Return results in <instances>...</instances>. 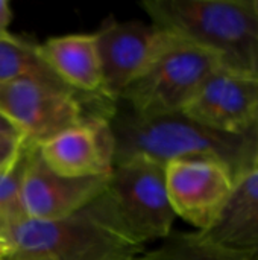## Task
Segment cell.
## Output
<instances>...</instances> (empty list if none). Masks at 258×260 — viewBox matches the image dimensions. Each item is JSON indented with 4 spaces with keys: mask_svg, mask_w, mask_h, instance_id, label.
<instances>
[{
    "mask_svg": "<svg viewBox=\"0 0 258 260\" xmlns=\"http://www.w3.org/2000/svg\"><path fill=\"white\" fill-rule=\"evenodd\" d=\"M108 125L114 140V165L132 158H146L164 166L181 158H211L227 165L239 180L254 168L258 154V133L224 134L184 113L144 117L122 101H117Z\"/></svg>",
    "mask_w": 258,
    "mask_h": 260,
    "instance_id": "1",
    "label": "cell"
},
{
    "mask_svg": "<svg viewBox=\"0 0 258 260\" xmlns=\"http://www.w3.org/2000/svg\"><path fill=\"white\" fill-rule=\"evenodd\" d=\"M157 27L211 53L222 67L258 75V18L254 0H148Z\"/></svg>",
    "mask_w": 258,
    "mask_h": 260,
    "instance_id": "2",
    "label": "cell"
},
{
    "mask_svg": "<svg viewBox=\"0 0 258 260\" xmlns=\"http://www.w3.org/2000/svg\"><path fill=\"white\" fill-rule=\"evenodd\" d=\"M105 190L68 218L23 219L3 227L2 238L15 251L44 253L55 260H132L144 245L126 230Z\"/></svg>",
    "mask_w": 258,
    "mask_h": 260,
    "instance_id": "3",
    "label": "cell"
},
{
    "mask_svg": "<svg viewBox=\"0 0 258 260\" xmlns=\"http://www.w3.org/2000/svg\"><path fill=\"white\" fill-rule=\"evenodd\" d=\"M116 101L81 94L65 85L40 79L0 84V113L35 145L93 119H109Z\"/></svg>",
    "mask_w": 258,
    "mask_h": 260,
    "instance_id": "4",
    "label": "cell"
},
{
    "mask_svg": "<svg viewBox=\"0 0 258 260\" xmlns=\"http://www.w3.org/2000/svg\"><path fill=\"white\" fill-rule=\"evenodd\" d=\"M166 34L152 62L120 98L138 116L182 113L211 73L222 67L207 50Z\"/></svg>",
    "mask_w": 258,
    "mask_h": 260,
    "instance_id": "5",
    "label": "cell"
},
{
    "mask_svg": "<svg viewBox=\"0 0 258 260\" xmlns=\"http://www.w3.org/2000/svg\"><path fill=\"white\" fill-rule=\"evenodd\" d=\"M105 192L126 230L140 244L172 235L176 216L167 197L164 165L146 158L117 163Z\"/></svg>",
    "mask_w": 258,
    "mask_h": 260,
    "instance_id": "6",
    "label": "cell"
},
{
    "mask_svg": "<svg viewBox=\"0 0 258 260\" xmlns=\"http://www.w3.org/2000/svg\"><path fill=\"white\" fill-rule=\"evenodd\" d=\"M236 181L227 165L211 158H181L166 165L172 210L198 232H208L219 221Z\"/></svg>",
    "mask_w": 258,
    "mask_h": 260,
    "instance_id": "7",
    "label": "cell"
},
{
    "mask_svg": "<svg viewBox=\"0 0 258 260\" xmlns=\"http://www.w3.org/2000/svg\"><path fill=\"white\" fill-rule=\"evenodd\" d=\"M182 113L224 134H257L258 75L219 67Z\"/></svg>",
    "mask_w": 258,
    "mask_h": 260,
    "instance_id": "8",
    "label": "cell"
},
{
    "mask_svg": "<svg viewBox=\"0 0 258 260\" xmlns=\"http://www.w3.org/2000/svg\"><path fill=\"white\" fill-rule=\"evenodd\" d=\"M94 35L102 69L103 93L116 102L148 69L167 37L155 24H144L141 21L120 23L116 20L105 23Z\"/></svg>",
    "mask_w": 258,
    "mask_h": 260,
    "instance_id": "9",
    "label": "cell"
},
{
    "mask_svg": "<svg viewBox=\"0 0 258 260\" xmlns=\"http://www.w3.org/2000/svg\"><path fill=\"white\" fill-rule=\"evenodd\" d=\"M109 175L85 178L58 175L46 166L35 145L29 154L21 186L26 219L50 222L75 215L103 193Z\"/></svg>",
    "mask_w": 258,
    "mask_h": 260,
    "instance_id": "10",
    "label": "cell"
},
{
    "mask_svg": "<svg viewBox=\"0 0 258 260\" xmlns=\"http://www.w3.org/2000/svg\"><path fill=\"white\" fill-rule=\"evenodd\" d=\"M38 151L50 171L68 178L109 175L114 165L108 119H93L70 128L40 145Z\"/></svg>",
    "mask_w": 258,
    "mask_h": 260,
    "instance_id": "11",
    "label": "cell"
},
{
    "mask_svg": "<svg viewBox=\"0 0 258 260\" xmlns=\"http://www.w3.org/2000/svg\"><path fill=\"white\" fill-rule=\"evenodd\" d=\"M201 233L236 259L258 260V169L239 177L219 221Z\"/></svg>",
    "mask_w": 258,
    "mask_h": 260,
    "instance_id": "12",
    "label": "cell"
},
{
    "mask_svg": "<svg viewBox=\"0 0 258 260\" xmlns=\"http://www.w3.org/2000/svg\"><path fill=\"white\" fill-rule=\"evenodd\" d=\"M38 53L53 75L71 90L87 96H105L94 34L49 38L38 44Z\"/></svg>",
    "mask_w": 258,
    "mask_h": 260,
    "instance_id": "13",
    "label": "cell"
},
{
    "mask_svg": "<svg viewBox=\"0 0 258 260\" xmlns=\"http://www.w3.org/2000/svg\"><path fill=\"white\" fill-rule=\"evenodd\" d=\"M24 78L65 85L43 61L38 44L12 34L0 35V84Z\"/></svg>",
    "mask_w": 258,
    "mask_h": 260,
    "instance_id": "14",
    "label": "cell"
},
{
    "mask_svg": "<svg viewBox=\"0 0 258 260\" xmlns=\"http://www.w3.org/2000/svg\"><path fill=\"white\" fill-rule=\"evenodd\" d=\"M164 242L152 250L143 251L132 260H239L210 242L204 233H172Z\"/></svg>",
    "mask_w": 258,
    "mask_h": 260,
    "instance_id": "15",
    "label": "cell"
},
{
    "mask_svg": "<svg viewBox=\"0 0 258 260\" xmlns=\"http://www.w3.org/2000/svg\"><path fill=\"white\" fill-rule=\"evenodd\" d=\"M35 143L26 140L17 161L0 171V230L6 225L26 219L21 206V186L29 154Z\"/></svg>",
    "mask_w": 258,
    "mask_h": 260,
    "instance_id": "16",
    "label": "cell"
},
{
    "mask_svg": "<svg viewBox=\"0 0 258 260\" xmlns=\"http://www.w3.org/2000/svg\"><path fill=\"white\" fill-rule=\"evenodd\" d=\"M24 142H26V139L17 142V140H9L5 137H0V171L8 169L9 166H12L17 161Z\"/></svg>",
    "mask_w": 258,
    "mask_h": 260,
    "instance_id": "17",
    "label": "cell"
},
{
    "mask_svg": "<svg viewBox=\"0 0 258 260\" xmlns=\"http://www.w3.org/2000/svg\"><path fill=\"white\" fill-rule=\"evenodd\" d=\"M0 137L9 139V140H24L23 134L15 128V125H12L2 113H0Z\"/></svg>",
    "mask_w": 258,
    "mask_h": 260,
    "instance_id": "18",
    "label": "cell"
},
{
    "mask_svg": "<svg viewBox=\"0 0 258 260\" xmlns=\"http://www.w3.org/2000/svg\"><path fill=\"white\" fill-rule=\"evenodd\" d=\"M2 260H55L52 256L44 253H29V251H15L12 250Z\"/></svg>",
    "mask_w": 258,
    "mask_h": 260,
    "instance_id": "19",
    "label": "cell"
},
{
    "mask_svg": "<svg viewBox=\"0 0 258 260\" xmlns=\"http://www.w3.org/2000/svg\"><path fill=\"white\" fill-rule=\"evenodd\" d=\"M12 20V9L8 0H0V35L9 34L8 27Z\"/></svg>",
    "mask_w": 258,
    "mask_h": 260,
    "instance_id": "20",
    "label": "cell"
},
{
    "mask_svg": "<svg viewBox=\"0 0 258 260\" xmlns=\"http://www.w3.org/2000/svg\"><path fill=\"white\" fill-rule=\"evenodd\" d=\"M12 251V247L8 242H0V260L3 259L6 254H9Z\"/></svg>",
    "mask_w": 258,
    "mask_h": 260,
    "instance_id": "21",
    "label": "cell"
},
{
    "mask_svg": "<svg viewBox=\"0 0 258 260\" xmlns=\"http://www.w3.org/2000/svg\"><path fill=\"white\" fill-rule=\"evenodd\" d=\"M254 6H255V12H257V18H258V0H254Z\"/></svg>",
    "mask_w": 258,
    "mask_h": 260,
    "instance_id": "22",
    "label": "cell"
},
{
    "mask_svg": "<svg viewBox=\"0 0 258 260\" xmlns=\"http://www.w3.org/2000/svg\"><path fill=\"white\" fill-rule=\"evenodd\" d=\"M254 168L258 169V154H257V157H255V161H254Z\"/></svg>",
    "mask_w": 258,
    "mask_h": 260,
    "instance_id": "23",
    "label": "cell"
},
{
    "mask_svg": "<svg viewBox=\"0 0 258 260\" xmlns=\"http://www.w3.org/2000/svg\"><path fill=\"white\" fill-rule=\"evenodd\" d=\"M0 242H6V241H5V239L2 238V233H0Z\"/></svg>",
    "mask_w": 258,
    "mask_h": 260,
    "instance_id": "24",
    "label": "cell"
}]
</instances>
